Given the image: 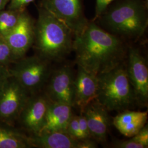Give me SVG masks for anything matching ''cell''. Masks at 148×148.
<instances>
[{
	"instance_id": "obj_1",
	"label": "cell",
	"mask_w": 148,
	"mask_h": 148,
	"mask_svg": "<svg viewBox=\"0 0 148 148\" xmlns=\"http://www.w3.org/2000/svg\"><path fill=\"white\" fill-rule=\"evenodd\" d=\"M73 49L77 65L97 75L125 62L126 54L119 37L89 22L82 32L75 35Z\"/></svg>"
},
{
	"instance_id": "obj_2",
	"label": "cell",
	"mask_w": 148,
	"mask_h": 148,
	"mask_svg": "<svg viewBox=\"0 0 148 148\" xmlns=\"http://www.w3.org/2000/svg\"><path fill=\"white\" fill-rule=\"evenodd\" d=\"M73 33L64 23L44 8L35 25V40L39 56L48 60H60L73 49Z\"/></svg>"
},
{
	"instance_id": "obj_3",
	"label": "cell",
	"mask_w": 148,
	"mask_h": 148,
	"mask_svg": "<svg viewBox=\"0 0 148 148\" xmlns=\"http://www.w3.org/2000/svg\"><path fill=\"white\" fill-rule=\"evenodd\" d=\"M102 14L101 25L116 36L137 39L148 26L146 8L140 0H121Z\"/></svg>"
},
{
	"instance_id": "obj_4",
	"label": "cell",
	"mask_w": 148,
	"mask_h": 148,
	"mask_svg": "<svg viewBox=\"0 0 148 148\" xmlns=\"http://www.w3.org/2000/svg\"><path fill=\"white\" fill-rule=\"evenodd\" d=\"M124 63L108 72L97 75L96 100L108 111L128 110L137 103Z\"/></svg>"
},
{
	"instance_id": "obj_5",
	"label": "cell",
	"mask_w": 148,
	"mask_h": 148,
	"mask_svg": "<svg viewBox=\"0 0 148 148\" xmlns=\"http://www.w3.org/2000/svg\"><path fill=\"white\" fill-rule=\"evenodd\" d=\"M49 62L39 56L24 57L9 68L10 75L30 95L39 93L52 73Z\"/></svg>"
},
{
	"instance_id": "obj_6",
	"label": "cell",
	"mask_w": 148,
	"mask_h": 148,
	"mask_svg": "<svg viewBox=\"0 0 148 148\" xmlns=\"http://www.w3.org/2000/svg\"><path fill=\"white\" fill-rule=\"evenodd\" d=\"M30 95L10 76L0 89V122L13 125Z\"/></svg>"
},
{
	"instance_id": "obj_7",
	"label": "cell",
	"mask_w": 148,
	"mask_h": 148,
	"mask_svg": "<svg viewBox=\"0 0 148 148\" xmlns=\"http://www.w3.org/2000/svg\"><path fill=\"white\" fill-rule=\"evenodd\" d=\"M45 9L62 21L77 35L88 21L83 14L80 0H42Z\"/></svg>"
},
{
	"instance_id": "obj_8",
	"label": "cell",
	"mask_w": 148,
	"mask_h": 148,
	"mask_svg": "<svg viewBox=\"0 0 148 148\" xmlns=\"http://www.w3.org/2000/svg\"><path fill=\"white\" fill-rule=\"evenodd\" d=\"M126 68L137 103L146 106L148 101V63L137 48L130 49Z\"/></svg>"
},
{
	"instance_id": "obj_9",
	"label": "cell",
	"mask_w": 148,
	"mask_h": 148,
	"mask_svg": "<svg viewBox=\"0 0 148 148\" xmlns=\"http://www.w3.org/2000/svg\"><path fill=\"white\" fill-rule=\"evenodd\" d=\"M75 77L74 71L69 66L57 69L50 75L45 94L52 102L73 106Z\"/></svg>"
},
{
	"instance_id": "obj_10",
	"label": "cell",
	"mask_w": 148,
	"mask_h": 148,
	"mask_svg": "<svg viewBox=\"0 0 148 148\" xmlns=\"http://www.w3.org/2000/svg\"><path fill=\"white\" fill-rule=\"evenodd\" d=\"M49 103L45 93L31 95L28 98L18 120L31 134H38L42 130Z\"/></svg>"
},
{
	"instance_id": "obj_11",
	"label": "cell",
	"mask_w": 148,
	"mask_h": 148,
	"mask_svg": "<svg viewBox=\"0 0 148 148\" xmlns=\"http://www.w3.org/2000/svg\"><path fill=\"white\" fill-rule=\"evenodd\" d=\"M35 25L31 16L23 11L16 26L3 37L17 59L25 57L34 43Z\"/></svg>"
},
{
	"instance_id": "obj_12",
	"label": "cell",
	"mask_w": 148,
	"mask_h": 148,
	"mask_svg": "<svg viewBox=\"0 0 148 148\" xmlns=\"http://www.w3.org/2000/svg\"><path fill=\"white\" fill-rule=\"evenodd\" d=\"M87 120L91 138L106 143L110 125L108 110L97 100L90 102L81 111Z\"/></svg>"
},
{
	"instance_id": "obj_13",
	"label": "cell",
	"mask_w": 148,
	"mask_h": 148,
	"mask_svg": "<svg viewBox=\"0 0 148 148\" xmlns=\"http://www.w3.org/2000/svg\"><path fill=\"white\" fill-rule=\"evenodd\" d=\"M98 92L97 75L78 65L75 77L73 106L82 111L90 102L96 100Z\"/></svg>"
},
{
	"instance_id": "obj_14",
	"label": "cell",
	"mask_w": 148,
	"mask_h": 148,
	"mask_svg": "<svg viewBox=\"0 0 148 148\" xmlns=\"http://www.w3.org/2000/svg\"><path fill=\"white\" fill-rule=\"evenodd\" d=\"M73 116L72 106L50 101L44 125L40 133L66 132L69 121Z\"/></svg>"
},
{
	"instance_id": "obj_15",
	"label": "cell",
	"mask_w": 148,
	"mask_h": 148,
	"mask_svg": "<svg viewBox=\"0 0 148 148\" xmlns=\"http://www.w3.org/2000/svg\"><path fill=\"white\" fill-rule=\"evenodd\" d=\"M31 148H78L79 140L65 132H42L29 136Z\"/></svg>"
},
{
	"instance_id": "obj_16",
	"label": "cell",
	"mask_w": 148,
	"mask_h": 148,
	"mask_svg": "<svg viewBox=\"0 0 148 148\" xmlns=\"http://www.w3.org/2000/svg\"><path fill=\"white\" fill-rule=\"evenodd\" d=\"M148 111H122L114 117L112 123L117 130L127 137L136 135L146 124Z\"/></svg>"
},
{
	"instance_id": "obj_17",
	"label": "cell",
	"mask_w": 148,
	"mask_h": 148,
	"mask_svg": "<svg viewBox=\"0 0 148 148\" xmlns=\"http://www.w3.org/2000/svg\"><path fill=\"white\" fill-rule=\"evenodd\" d=\"M29 148V136L13 125L0 122V148Z\"/></svg>"
},
{
	"instance_id": "obj_18",
	"label": "cell",
	"mask_w": 148,
	"mask_h": 148,
	"mask_svg": "<svg viewBox=\"0 0 148 148\" xmlns=\"http://www.w3.org/2000/svg\"><path fill=\"white\" fill-rule=\"evenodd\" d=\"M112 146L116 148H146L148 147V127H143L136 135L127 140L114 142Z\"/></svg>"
},
{
	"instance_id": "obj_19",
	"label": "cell",
	"mask_w": 148,
	"mask_h": 148,
	"mask_svg": "<svg viewBox=\"0 0 148 148\" xmlns=\"http://www.w3.org/2000/svg\"><path fill=\"white\" fill-rule=\"evenodd\" d=\"M23 11L8 9L0 12V36L3 37L11 32L17 24Z\"/></svg>"
},
{
	"instance_id": "obj_20",
	"label": "cell",
	"mask_w": 148,
	"mask_h": 148,
	"mask_svg": "<svg viewBox=\"0 0 148 148\" xmlns=\"http://www.w3.org/2000/svg\"><path fill=\"white\" fill-rule=\"evenodd\" d=\"M18 60L5 38L0 36V64L10 68Z\"/></svg>"
},
{
	"instance_id": "obj_21",
	"label": "cell",
	"mask_w": 148,
	"mask_h": 148,
	"mask_svg": "<svg viewBox=\"0 0 148 148\" xmlns=\"http://www.w3.org/2000/svg\"><path fill=\"white\" fill-rule=\"evenodd\" d=\"M66 132L75 139H85L79 128L78 116H75L73 115L69 121Z\"/></svg>"
},
{
	"instance_id": "obj_22",
	"label": "cell",
	"mask_w": 148,
	"mask_h": 148,
	"mask_svg": "<svg viewBox=\"0 0 148 148\" xmlns=\"http://www.w3.org/2000/svg\"><path fill=\"white\" fill-rule=\"evenodd\" d=\"M34 0H10L8 9L14 11H24L25 7Z\"/></svg>"
},
{
	"instance_id": "obj_23",
	"label": "cell",
	"mask_w": 148,
	"mask_h": 148,
	"mask_svg": "<svg viewBox=\"0 0 148 148\" xmlns=\"http://www.w3.org/2000/svg\"><path fill=\"white\" fill-rule=\"evenodd\" d=\"M116 0H96L95 16L98 18L107 9L108 6Z\"/></svg>"
},
{
	"instance_id": "obj_24",
	"label": "cell",
	"mask_w": 148,
	"mask_h": 148,
	"mask_svg": "<svg viewBox=\"0 0 148 148\" xmlns=\"http://www.w3.org/2000/svg\"><path fill=\"white\" fill-rule=\"evenodd\" d=\"M78 121L80 130L84 138H92L90 134V130L88 126L87 120L82 113H81V114L79 116H78Z\"/></svg>"
},
{
	"instance_id": "obj_25",
	"label": "cell",
	"mask_w": 148,
	"mask_h": 148,
	"mask_svg": "<svg viewBox=\"0 0 148 148\" xmlns=\"http://www.w3.org/2000/svg\"><path fill=\"white\" fill-rule=\"evenodd\" d=\"M10 76L9 68L0 64V89Z\"/></svg>"
},
{
	"instance_id": "obj_26",
	"label": "cell",
	"mask_w": 148,
	"mask_h": 148,
	"mask_svg": "<svg viewBox=\"0 0 148 148\" xmlns=\"http://www.w3.org/2000/svg\"><path fill=\"white\" fill-rule=\"evenodd\" d=\"M97 147V144L92 138L79 140L78 148H96Z\"/></svg>"
},
{
	"instance_id": "obj_27",
	"label": "cell",
	"mask_w": 148,
	"mask_h": 148,
	"mask_svg": "<svg viewBox=\"0 0 148 148\" xmlns=\"http://www.w3.org/2000/svg\"><path fill=\"white\" fill-rule=\"evenodd\" d=\"M9 1L10 0H0V12L5 10V6Z\"/></svg>"
}]
</instances>
